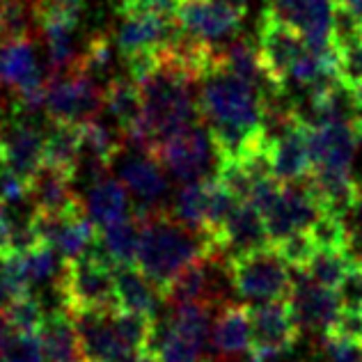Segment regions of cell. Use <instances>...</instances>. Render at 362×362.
I'll return each instance as SVG.
<instances>
[{
  "instance_id": "6da1fadb",
  "label": "cell",
  "mask_w": 362,
  "mask_h": 362,
  "mask_svg": "<svg viewBox=\"0 0 362 362\" xmlns=\"http://www.w3.org/2000/svg\"><path fill=\"white\" fill-rule=\"evenodd\" d=\"M133 216L142 225V239H140L136 266L160 293L190 264L206 259V257H214L211 243H209L206 236L188 230L186 225H181L165 209L154 214H133Z\"/></svg>"
},
{
  "instance_id": "7a4b0ae2",
  "label": "cell",
  "mask_w": 362,
  "mask_h": 362,
  "mask_svg": "<svg viewBox=\"0 0 362 362\" xmlns=\"http://www.w3.org/2000/svg\"><path fill=\"white\" fill-rule=\"evenodd\" d=\"M195 83L193 76L175 64L160 49L158 69L138 85L142 94V115L156 149L199 124L202 108Z\"/></svg>"
},
{
  "instance_id": "3957f363",
  "label": "cell",
  "mask_w": 362,
  "mask_h": 362,
  "mask_svg": "<svg viewBox=\"0 0 362 362\" xmlns=\"http://www.w3.org/2000/svg\"><path fill=\"white\" fill-rule=\"evenodd\" d=\"M55 291L60 296V308L69 314L119 310L115 293V266L106 259L99 243L90 255L66 262Z\"/></svg>"
},
{
  "instance_id": "277c9868",
  "label": "cell",
  "mask_w": 362,
  "mask_h": 362,
  "mask_svg": "<svg viewBox=\"0 0 362 362\" xmlns=\"http://www.w3.org/2000/svg\"><path fill=\"white\" fill-rule=\"evenodd\" d=\"M232 289L247 303L266 305L289 300L293 273L275 247H264L250 255L236 257L225 264Z\"/></svg>"
},
{
  "instance_id": "5b68a950",
  "label": "cell",
  "mask_w": 362,
  "mask_h": 362,
  "mask_svg": "<svg viewBox=\"0 0 362 362\" xmlns=\"http://www.w3.org/2000/svg\"><path fill=\"white\" fill-rule=\"evenodd\" d=\"M211 305L188 303L173 308L160 328L154 354L160 362H206V344L211 339Z\"/></svg>"
},
{
  "instance_id": "8992f818",
  "label": "cell",
  "mask_w": 362,
  "mask_h": 362,
  "mask_svg": "<svg viewBox=\"0 0 362 362\" xmlns=\"http://www.w3.org/2000/svg\"><path fill=\"white\" fill-rule=\"evenodd\" d=\"M103 108V90L83 64L62 74H49L46 85V112L53 124H85L99 119Z\"/></svg>"
},
{
  "instance_id": "52a82bcc",
  "label": "cell",
  "mask_w": 362,
  "mask_h": 362,
  "mask_svg": "<svg viewBox=\"0 0 362 362\" xmlns=\"http://www.w3.org/2000/svg\"><path fill=\"white\" fill-rule=\"evenodd\" d=\"M266 16L275 18L291 30H296L308 49L319 53H332L335 49V0H269Z\"/></svg>"
},
{
  "instance_id": "ba28073f",
  "label": "cell",
  "mask_w": 362,
  "mask_h": 362,
  "mask_svg": "<svg viewBox=\"0 0 362 362\" xmlns=\"http://www.w3.org/2000/svg\"><path fill=\"white\" fill-rule=\"evenodd\" d=\"M305 49H308V44L296 30H291L289 25L275 21V18L266 14L262 16L257 51H259L264 78L269 83L271 94H275V97L287 94L291 69Z\"/></svg>"
},
{
  "instance_id": "9c48e42d",
  "label": "cell",
  "mask_w": 362,
  "mask_h": 362,
  "mask_svg": "<svg viewBox=\"0 0 362 362\" xmlns=\"http://www.w3.org/2000/svg\"><path fill=\"white\" fill-rule=\"evenodd\" d=\"M154 158L163 165L177 181L195 184V181L211 179L214 158H218L211 133L206 127L197 124L190 131L163 142Z\"/></svg>"
},
{
  "instance_id": "30bf717a",
  "label": "cell",
  "mask_w": 362,
  "mask_h": 362,
  "mask_svg": "<svg viewBox=\"0 0 362 362\" xmlns=\"http://www.w3.org/2000/svg\"><path fill=\"white\" fill-rule=\"evenodd\" d=\"M323 209L310 190L308 181L303 184H284L280 197L264 214L266 230H269L271 243H282L296 234L310 232L321 221Z\"/></svg>"
},
{
  "instance_id": "8fae6325",
  "label": "cell",
  "mask_w": 362,
  "mask_h": 362,
  "mask_svg": "<svg viewBox=\"0 0 362 362\" xmlns=\"http://www.w3.org/2000/svg\"><path fill=\"white\" fill-rule=\"evenodd\" d=\"M175 18L190 37L221 46L241 28L243 14L221 0H177Z\"/></svg>"
},
{
  "instance_id": "7c38bea8",
  "label": "cell",
  "mask_w": 362,
  "mask_h": 362,
  "mask_svg": "<svg viewBox=\"0 0 362 362\" xmlns=\"http://www.w3.org/2000/svg\"><path fill=\"white\" fill-rule=\"evenodd\" d=\"M271 245L273 243L269 230H266L264 214L250 202H239L214 239V257L218 262L227 264L236 257L264 250Z\"/></svg>"
},
{
  "instance_id": "4fadbf2b",
  "label": "cell",
  "mask_w": 362,
  "mask_h": 362,
  "mask_svg": "<svg viewBox=\"0 0 362 362\" xmlns=\"http://www.w3.org/2000/svg\"><path fill=\"white\" fill-rule=\"evenodd\" d=\"M289 305H291L293 319H296L300 332L303 330L317 332L321 337L330 335L341 312L339 293L314 284L308 275L300 271H296V278H293Z\"/></svg>"
},
{
  "instance_id": "5bb4252c",
  "label": "cell",
  "mask_w": 362,
  "mask_h": 362,
  "mask_svg": "<svg viewBox=\"0 0 362 362\" xmlns=\"http://www.w3.org/2000/svg\"><path fill=\"white\" fill-rule=\"evenodd\" d=\"M271 163L282 184H303L312 177L308 124L296 115V110L282 129L271 133Z\"/></svg>"
},
{
  "instance_id": "9a60e30c",
  "label": "cell",
  "mask_w": 362,
  "mask_h": 362,
  "mask_svg": "<svg viewBox=\"0 0 362 362\" xmlns=\"http://www.w3.org/2000/svg\"><path fill=\"white\" fill-rule=\"evenodd\" d=\"M0 147L5 165L30 181L44 168L46 131L35 127L33 122L12 119L0 129Z\"/></svg>"
},
{
  "instance_id": "2e32d148",
  "label": "cell",
  "mask_w": 362,
  "mask_h": 362,
  "mask_svg": "<svg viewBox=\"0 0 362 362\" xmlns=\"http://www.w3.org/2000/svg\"><path fill=\"white\" fill-rule=\"evenodd\" d=\"M308 145L314 170L351 173L360 140L356 133V124H332V127L319 129L308 127Z\"/></svg>"
},
{
  "instance_id": "e0dca14e",
  "label": "cell",
  "mask_w": 362,
  "mask_h": 362,
  "mask_svg": "<svg viewBox=\"0 0 362 362\" xmlns=\"http://www.w3.org/2000/svg\"><path fill=\"white\" fill-rule=\"evenodd\" d=\"M300 335L303 332L293 319L289 300L252 308V351L284 354L296 344Z\"/></svg>"
},
{
  "instance_id": "ac0fdd59",
  "label": "cell",
  "mask_w": 362,
  "mask_h": 362,
  "mask_svg": "<svg viewBox=\"0 0 362 362\" xmlns=\"http://www.w3.org/2000/svg\"><path fill=\"white\" fill-rule=\"evenodd\" d=\"M181 25L175 16H154V14H122L117 25V46L122 58L131 55L165 49V46L179 35Z\"/></svg>"
},
{
  "instance_id": "d6986e66",
  "label": "cell",
  "mask_w": 362,
  "mask_h": 362,
  "mask_svg": "<svg viewBox=\"0 0 362 362\" xmlns=\"http://www.w3.org/2000/svg\"><path fill=\"white\" fill-rule=\"evenodd\" d=\"M115 312V310H112ZM112 312H81L71 314L78 330L85 362H131L112 328Z\"/></svg>"
},
{
  "instance_id": "ffe728a7",
  "label": "cell",
  "mask_w": 362,
  "mask_h": 362,
  "mask_svg": "<svg viewBox=\"0 0 362 362\" xmlns=\"http://www.w3.org/2000/svg\"><path fill=\"white\" fill-rule=\"evenodd\" d=\"M119 181L136 197V214L163 211V202L168 197V179L163 165L156 158L142 156L127 160L119 168Z\"/></svg>"
},
{
  "instance_id": "44dd1931",
  "label": "cell",
  "mask_w": 362,
  "mask_h": 362,
  "mask_svg": "<svg viewBox=\"0 0 362 362\" xmlns=\"http://www.w3.org/2000/svg\"><path fill=\"white\" fill-rule=\"evenodd\" d=\"M211 341L221 358H239L252 351V308L243 303H225L214 319Z\"/></svg>"
},
{
  "instance_id": "7402d4cb",
  "label": "cell",
  "mask_w": 362,
  "mask_h": 362,
  "mask_svg": "<svg viewBox=\"0 0 362 362\" xmlns=\"http://www.w3.org/2000/svg\"><path fill=\"white\" fill-rule=\"evenodd\" d=\"M71 177H66L58 170L44 165L40 173L30 179V199L35 211L49 216H78L88 214L81 197L74 193Z\"/></svg>"
},
{
  "instance_id": "603a6c76",
  "label": "cell",
  "mask_w": 362,
  "mask_h": 362,
  "mask_svg": "<svg viewBox=\"0 0 362 362\" xmlns=\"http://www.w3.org/2000/svg\"><path fill=\"white\" fill-rule=\"evenodd\" d=\"M308 186L321 204L323 214L346 218L362 202V186L351 173H326L314 170Z\"/></svg>"
},
{
  "instance_id": "cb8c5ba5",
  "label": "cell",
  "mask_w": 362,
  "mask_h": 362,
  "mask_svg": "<svg viewBox=\"0 0 362 362\" xmlns=\"http://www.w3.org/2000/svg\"><path fill=\"white\" fill-rule=\"evenodd\" d=\"M115 293L117 308L124 312L142 314L156 321L158 310L163 305V293L151 284L138 266H117L115 269Z\"/></svg>"
},
{
  "instance_id": "d4e9b609",
  "label": "cell",
  "mask_w": 362,
  "mask_h": 362,
  "mask_svg": "<svg viewBox=\"0 0 362 362\" xmlns=\"http://www.w3.org/2000/svg\"><path fill=\"white\" fill-rule=\"evenodd\" d=\"M46 362H85L78 330L66 310H53L40 330Z\"/></svg>"
},
{
  "instance_id": "484cf974",
  "label": "cell",
  "mask_w": 362,
  "mask_h": 362,
  "mask_svg": "<svg viewBox=\"0 0 362 362\" xmlns=\"http://www.w3.org/2000/svg\"><path fill=\"white\" fill-rule=\"evenodd\" d=\"M85 211H88V218L94 223V227L106 230V227L131 216L129 190L124 188L122 181L110 177L94 181L88 193V202H85Z\"/></svg>"
},
{
  "instance_id": "4316f807",
  "label": "cell",
  "mask_w": 362,
  "mask_h": 362,
  "mask_svg": "<svg viewBox=\"0 0 362 362\" xmlns=\"http://www.w3.org/2000/svg\"><path fill=\"white\" fill-rule=\"evenodd\" d=\"M16 257L18 271H21V280L28 293H35V289L46 287V284H55V289H58L66 262L53 245L40 243L28 252H16Z\"/></svg>"
},
{
  "instance_id": "83f0119b",
  "label": "cell",
  "mask_w": 362,
  "mask_h": 362,
  "mask_svg": "<svg viewBox=\"0 0 362 362\" xmlns=\"http://www.w3.org/2000/svg\"><path fill=\"white\" fill-rule=\"evenodd\" d=\"M44 165L66 177H76L81 165V127L78 124H53L46 131Z\"/></svg>"
},
{
  "instance_id": "f1b7e54d",
  "label": "cell",
  "mask_w": 362,
  "mask_h": 362,
  "mask_svg": "<svg viewBox=\"0 0 362 362\" xmlns=\"http://www.w3.org/2000/svg\"><path fill=\"white\" fill-rule=\"evenodd\" d=\"M103 106L110 112V117L117 122L122 136L145 119L140 88L131 78H119V76L110 78L103 88Z\"/></svg>"
},
{
  "instance_id": "f546056e",
  "label": "cell",
  "mask_w": 362,
  "mask_h": 362,
  "mask_svg": "<svg viewBox=\"0 0 362 362\" xmlns=\"http://www.w3.org/2000/svg\"><path fill=\"white\" fill-rule=\"evenodd\" d=\"M140 239H142V225L136 216L124 218V221L99 232L101 250L115 269L117 266H136Z\"/></svg>"
},
{
  "instance_id": "4dcf8cb0",
  "label": "cell",
  "mask_w": 362,
  "mask_h": 362,
  "mask_svg": "<svg viewBox=\"0 0 362 362\" xmlns=\"http://www.w3.org/2000/svg\"><path fill=\"white\" fill-rule=\"evenodd\" d=\"M356 255L354 252H344V250H319L312 257V262L308 264V269L300 271L308 278L319 284V287H326L337 291L344 280L351 275V271L356 269Z\"/></svg>"
},
{
  "instance_id": "1f68e13d",
  "label": "cell",
  "mask_w": 362,
  "mask_h": 362,
  "mask_svg": "<svg viewBox=\"0 0 362 362\" xmlns=\"http://www.w3.org/2000/svg\"><path fill=\"white\" fill-rule=\"evenodd\" d=\"M112 328H115L124 351H127L131 358L154 349L151 344H154V339H156V321L142 317V314L115 310L112 312Z\"/></svg>"
},
{
  "instance_id": "d6a6232c",
  "label": "cell",
  "mask_w": 362,
  "mask_h": 362,
  "mask_svg": "<svg viewBox=\"0 0 362 362\" xmlns=\"http://www.w3.org/2000/svg\"><path fill=\"white\" fill-rule=\"evenodd\" d=\"M209 181H195V184H186L179 190L173 204V216L181 225L197 234H204L206 225V206H209Z\"/></svg>"
},
{
  "instance_id": "836d02e7",
  "label": "cell",
  "mask_w": 362,
  "mask_h": 362,
  "mask_svg": "<svg viewBox=\"0 0 362 362\" xmlns=\"http://www.w3.org/2000/svg\"><path fill=\"white\" fill-rule=\"evenodd\" d=\"M9 326V332H25V335H40L44 321L49 314L44 312V303L37 293H23L3 312Z\"/></svg>"
},
{
  "instance_id": "e575fe53",
  "label": "cell",
  "mask_w": 362,
  "mask_h": 362,
  "mask_svg": "<svg viewBox=\"0 0 362 362\" xmlns=\"http://www.w3.org/2000/svg\"><path fill=\"white\" fill-rule=\"evenodd\" d=\"M310 239L319 250H344L354 252V236H351L344 218L323 214L321 221L310 230Z\"/></svg>"
},
{
  "instance_id": "d590c367",
  "label": "cell",
  "mask_w": 362,
  "mask_h": 362,
  "mask_svg": "<svg viewBox=\"0 0 362 362\" xmlns=\"http://www.w3.org/2000/svg\"><path fill=\"white\" fill-rule=\"evenodd\" d=\"M88 0H37L33 7V16L37 23L55 21L76 28L85 14Z\"/></svg>"
},
{
  "instance_id": "8d00e7d4",
  "label": "cell",
  "mask_w": 362,
  "mask_h": 362,
  "mask_svg": "<svg viewBox=\"0 0 362 362\" xmlns=\"http://www.w3.org/2000/svg\"><path fill=\"white\" fill-rule=\"evenodd\" d=\"M30 37V14L25 0H0V42Z\"/></svg>"
},
{
  "instance_id": "74e56055",
  "label": "cell",
  "mask_w": 362,
  "mask_h": 362,
  "mask_svg": "<svg viewBox=\"0 0 362 362\" xmlns=\"http://www.w3.org/2000/svg\"><path fill=\"white\" fill-rule=\"evenodd\" d=\"M23 293L28 291L21 280V271H18L16 252L0 255V314H3L18 296H23Z\"/></svg>"
},
{
  "instance_id": "f35d334b",
  "label": "cell",
  "mask_w": 362,
  "mask_h": 362,
  "mask_svg": "<svg viewBox=\"0 0 362 362\" xmlns=\"http://www.w3.org/2000/svg\"><path fill=\"white\" fill-rule=\"evenodd\" d=\"M0 362H46L40 335L9 332L3 354H0Z\"/></svg>"
},
{
  "instance_id": "ab89813d",
  "label": "cell",
  "mask_w": 362,
  "mask_h": 362,
  "mask_svg": "<svg viewBox=\"0 0 362 362\" xmlns=\"http://www.w3.org/2000/svg\"><path fill=\"white\" fill-rule=\"evenodd\" d=\"M110 60H112L110 37L103 33H94L88 40V44H85L83 55H81L83 69L90 76H94V78H99V76H103L110 69Z\"/></svg>"
},
{
  "instance_id": "60d3db41",
  "label": "cell",
  "mask_w": 362,
  "mask_h": 362,
  "mask_svg": "<svg viewBox=\"0 0 362 362\" xmlns=\"http://www.w3.org/2000/svg\"><path fill=\"white\" fill-rule=\"evenodd\" d=\"M273 247L280 252V257L289 264V269H293V271H305L308 269V264L312 262V257L317 255V245L312 243L310 232L296 234L287 241L275 243Z\"/></svg>"
},
{
  "instance_id": "b9f144b4",
  "label": "cell",
  "mask_w": 362,
  "mask_h": 362,
  "mask_svg": "<svg viewBox=\"0 0 362 362\" xmlns=\"http://www.w3.org/2000/svg\"><path fill=\"white\" fill-rule=\"evenodd\" d=\"M328 337L344 339V341H356L362 344V310H349L341 308L339 317L335 321V328Z\"/></svg>"
},
{
  "instance_id": "7bdbcfd3",
  "label": "cell",
  "mask_w": 362,
  "mask_h": 362,
  "mask_svg": "<svg viewBox=\"0 0 362 362\" xmlns=\"http://www.w3.org/2000/svg\"><path fill=\"white\" fill-rule=\"evenodd\" d=\"M326 362H362V344L335 337H321Z\"/></svg>"
},
{
  "instance_id": "ee69618b",
  "label": "cell",
  "mask_w": 362,
  "mask_h": 362,
  "mask_svg": "<svg viewBox=\"0 0 362 362\" xmlns=\"http://www.w3.org/2000/svg\"><path fill=\"white\" fill-rule=\"evenodd\" d=\"M12 230H14V221L9 218L7 209L0 204V255L12 252Z\"/></svg>"
},
{
  "instance_id": "f6af8a7d",
  "label": "cell",
  "mask_w": 362,
  "mask_h": 362,
  "mask_svg": "<svg viewBox=\"0 0 362 362\" xmlns=\"http://www.w3.org/2000/svg\"><path fill=\"white\" fill-rule=\"evenodd\" d=\"M339 12L349 14L354 21H358L362 25V0H335Z\"/></svg>"
},
{
  "instance_id": "bcb514c9",
  "label": "cell",
  "mask_w": 362,
  "mask_h": 362,
  "mask_svg": "<svg viewBox=\"0 0 362 362\" xmlns=\"http://www.w3.org/2000/svg\"><path fill=\"white\" fill-rule=\"evenodd\" d=\"M221 3H225V5H230V7H234L236 12H241L243 16H245V12H247V7H250V3L252 0H221Z\"/></svg>"
},
{
  "instance_id": "7dc6e473",
  "label": "cell",
  "mask_w": 362,
  "mask_h": 362,
  "mask_svg": "<svg viewBox=\"0 0 362 362\" xmlns=\"http://www.w3.org/2000/svg\"><path fill=\"white\" fill-rule=\"evenodd\" d=\"M7 337H9V326H7L3 314H0V354H3V346H5Z\"/></svg>"
},
{
  "instance_id": "c3c4849f",
  "label": "cell",
  "mask_w": 362,
  "mask_h": 362,
  "mask_svg": "<svg viewBox=\"0 0 362 362\" xmlns=\"http://www.w3.org/2000/svg\"><path fill=\"white\" fill-rule=\"evenodd\" d=\"M133 362H160V358L154 354V351H145V354H138L133 358Z\"/></svg>"
},
{
  "instance_id": "681fc988",
  "label": "cell",
  "mask_w": 362,
  "mask_h": 362,
  "mask_svg": "<svg viewBox=\"0 0 362 362\" xmlns=\"http://www.w3.org/2000/svg\"><path fill=\"white\" fill-rule=\"evenodd\" d=\"M138 0H119V14H127L133 9V5H136Z\"/></svg>"
},
{
  "instance_id": "f907efd6",
  "label": "cell",
  "mask_w": 362,
  "mask_h": 362,
  "mask_svg": "<svg viewBox=\"0 0 362 362\" xmlns=\"http://www.w3.org/2000/svg\"><path fill=\"white\" fill-rule=\"evenodd\" d=\"M356 133H358V140L362 142V117L356 122Z\"/></svg>"
},
{
  "instance_id": "816d5d0a",
  "label": "cell",
  "mask_w": 362,
  "mask_h": 362,
  "mask_svg": "<svg viewBox=\"0 0 362 362\" xmlns=\"http://www.w3.org/2000/svg\"><path fill=\"white\" fill-rule=\"evenodd\" d=\"M356 99H358V106L362 108V88H360V90L356 92Z\"/></svg>"
},
{
  "instance_id": "f5cc1de1",
  "label": "cell",
  "mask_w": 362,
  "mask_h": 362,
  "mask_svg": "<svg viewBox=\"0 0 362 362\" xmlns=\"http://www.w3.org/2000/svg\"><path fill=\"white\" fill-rule=\"evenodd\" d=\"M356 259H358V273L362 275V255H360V257H356Z\"/></svg>"
},
{
  "instance_id": "db71d44e",
  "label": "cell",
  "mask_w": 362,
  "mask_h": 362,
  "mask_svg": "<svg viewBox=\"0 0 362 362\" xmlns=\"http://www.w3.org/2000/svg\"><path fill=\"white\" fill-rule=\"evenodd\" d=\"M360 209H362V202H360Z\"/></svg>"
},
{
  "instance_id": "11a10c76",
  "label": "cell",
  "mask_w": 362,
  "mask_h": 362,
  "mask_svg": "<svg viewBox=\"0 0 362 362\" xmlns=\"http://www.w3.org/2000/svg\"><path fill=\"white\" fill-rule=\"evenodd\" d=\"M131 362H133V360H131Z\"/></svg>"
}]
</instances>
